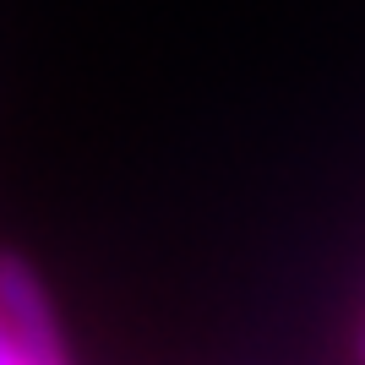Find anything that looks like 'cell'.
Segmentation results:
<instances>
[{
    "mask_svg": "<svg viewBox=\"0 0 365 365\" xmlns=\"http://www.w3.org/2000/svg\"><path fill=\"white\" fill-rule=\"evenodd\" d=\"M0 317L11 327L16 349L28 354V365H71V349H66L61 317L49 305V289L38 284L22 257L0 251Z\"/></svg>",
    "mask_w": 365,
    "mask_h": 365,
    "instance_id": "cell-1",
    "label": "cell"
},
{
    "mask_svg": "<svg viewBox=\"0 0 365 365\" xmlns=\"http://www.w3.org/2000/svg\"><path fill=\"white\" fill-rule=\"evenodd\" d=\"M0 365H28V354L16 349V338H11V327H6V317H0Z\"/></svg>",
    "mask_w": 365,
    "mask_h": 365,
    "instance_id": "cell-2",
    "label": "cell"
}]
</instances>
